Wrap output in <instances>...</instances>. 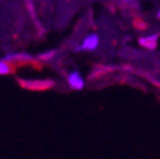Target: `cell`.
<instances>
[{
  "label": "cell",
  "instance_id": "obj_8",
  "mask_svg": "<svg viewBox=\"0 0 160 159\" xmlns=\"http://www.w3.org/2000/svg\"><path fill=\"white\" fill-rule=\"evenodd\" d=\"M126 3H132V2H135V0H125Z\"/></svg>",
  "mask_w": 160,
  "mask_h": 159
},
{
  "label": "cell",
  "instance_id": "obj_3",
  "mask_svg": "<svg viewBox=\"0 0 160 159\" xmlns=\"http://www.w3.org/2000/svg\"><path fill=\"white\" fill-rule=\"evenodd\" d=\"M3 60L10 63L12 65H15V64H28V63H32L33 57L31 55L23 54V52H10V54H7L4 56Z\"/></svg>",
  "mask_w": 160,
  "mask_h": 159
},
{
  "label": "cell",
  "instance_id": "obj_7",
  "mask_svg": "<svg viewBox=\"0 0 160 159\" xmlns=\"http://www.w3.org/2000/svg\"><path fill=\"white\" fill-rule=\"evenodd\" d=\"M56 54H57L56 50H50V51H46V52L41 54L38 56V59L41 61H50V60H52V59L56 56Z\"/></svg>",
  "mask_w": 160,
  "mask_h": 159
},
{
  "label": "cell",
  "instance_id": "obj_2",
  "mask_svg": "<svg viewBox=\"0 0 160 159\" xmlns=\"http://www.w3.org/2000/svg\"><path fill=\"white\" fill-rule=\"evenodd\" d=\"M19 83H21L22 87L27 88V89H32V90H43V89H48L51 87H53V80H23V79H21L19 80Z\"/></svg>",
  "mask_w": 160,
  "mask_h": 159
},
{
  "label": "cell",
  "instance_id": "obj_4",
  "mask_svg": "<svg viewBox=\"0 0 160 159\" xmlns=\"http://www.w3.org/2000/svg\"><path fill=\"white\" fill-rule=\"evenodd\" d=\"M66 82H68L69 87L71 89H74V90H82L84 88V85H85V80H84L83 75L80 74L79 71H76V70H74V71L68 74Z\"/></svg>",
  "mask_w": 160,
  "mask_h": 159
},
{
  "label": "cell",
  "instance_id": "obj_1",
  "mask_svg": "<svg viewBox=\"0 0 160 159\" xmlns=\"http://www.w3.org/2000/svg\"><path fill=\"white\" fill-rule=\"evenodd\" d=\"M99 42H101V39H99V36L97 33H89L83 38L80 46L76 47V51H94L98 49Z\"/></svg>",
  "mask_w": 160,
  "mask_h": 159
},
{
  "label": "cell",
  "instance_id": "obj_9",
  "mask_svg": "<svg viewBox=\"0 0 160 159\" xmlns=\"http://www.w3.org/2000/svg\"><path fill=\"white\" fill-rule=\"evenodd\" d=\"M156 15H158V18L160 19V9H159V12H158V14H156Z\"/></svg>",
  "mask_w": 160,
  "mask_h": 159
},
{
  "label": "cell",
  "instance_id": "obj_5",
  "mask_svg": "<svg viewBox=\"0 0 160 159\" xmlns=\"http://www.w3.org/2000/svg\"><path fill=\"white\" fill-rule=\"evenodd\" d=\"M159 42V33H152V34H146L138 38V45L146 49V50H155Z\"/></svg>",
  "mask_w": 160,
  "mask_h": 159
},
{
  "label": "cell",
  "instance_id": "obj_6",
  "mask_svg": "<svg viewBox=\"0 0 160 159\" xmlns=\"http://www.w3.org/2000/svg\"><path fill=\"white\" fill-rule=\"evenodd\" d=\"M13 70H14V65L3 60V59L0 60V75H8V74L13 73Z\"/></svg>",
  "mask_w": 160,
  "mask_h": 159
}]
</instances>
